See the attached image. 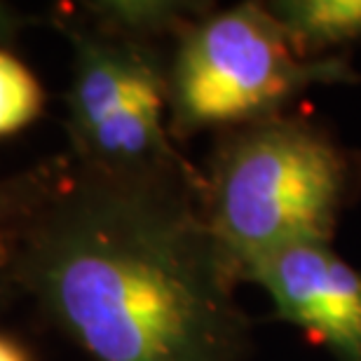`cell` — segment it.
<instances>
[{"label":"cell","mask_w":361,"mask_h":361,"mask_svg":"<svg viewBox=\"0 0 361 361\" xmlns=\"http://www.w3.org/2000/svg\"><path fill=\"white\" fill-rule=\"evenodd\" d=\"M190 171L80 164L19 228L12 279L92 361H240L251 324Z\"/></svg>","instance_id":"obj_1"},{"label":"cell","mask_w":361,"mask_h":361,"mask_svg":"<svg viewBox=\"0 0 361 361\" xmlns=\"http://www.w3.org/2000/svg\"><path fill=\"white\" fill-rule=\"evenodd\" d=\"M348 162L319 129L272 118L240 127L216 155L202 214L237 281L251 265L300 244H329Z\"/></svg>","instance_id":"obj_2"},{"label":"cell","mask_w":361,"mask_h":361,"mask_svg":"<svg viewBox=\"0 0 361 361\" xmlns=\"http://www.w3.org/2000/svg\"><path fill=\"white\" fill-rule=\"evenodd\" d=\"M357 80L343 56L300 59L265 5H237L180 31L167 73L171 127L178 134L249 127L310 87Z\"/></svg>","instance_id":"obj_3"},{"label":"cell","mask_w":361,"mask_h":361,"mask_svg":"<svg viewBox=\"0 0 361 361\" xmlns=\"http://www.w3.org/2000/svg\"><path fill=\"white\" fill-rule=\"evenodd\" d=\"M268 293L279 319L302 329L338 361H361V272L331 244H300L242 274Z\"/></svg>","instance_id":"obj_4"},{"label":"cell","mask_w":361,"mask_h":361,"mask_svg":"<svg viewBox=\"0 0 361 361\" xmlns=\"http://www.w3.org/2000/svg\"><path fill=\"white\" fill-rule=\"evenodd\" d=\"M73 80L68 92L71 139H80L108 120L136 92L167 73L139 40L101 28L73 31Z\"/></svg>","instance_id":"obj_5"},{"label":"cell","mask_w":361,"mask_h":361,"mask_svg":"<svg viewBox=\"0 0 361 361\" xmlns=\"http://www.w3.org/2000/svg\"><path fill=\"white\" fill-rule=\"evenodd\" d=\"M265 7L300 59H326L329 49L361 38V0H277Z\"/></svg>","instance_id":"obj_6"},{"label":"cell","mask_w":361,"mask_h":361,"mask_svg":"<svg viewBox=\"0 0 361 361\" xmlns=\"http://www.w3.org/2000/svg\"><path fill=\"white\" fill-rule=\"evenodd\" d=\"M90 12L99 19L101 31L136 40L139 35L190 26L195 5L190 3H160V0H115V3H90Z\"/></svg>","instance_id":"obj_7"},{"label":"cell","mask_w":361,"mask_h":361,"mask_svg":"<svg viewBox=\"0 0 361 361\" xmlns=\"http://www.w3.org/2000/svg\"><path fill=\"white\" fill-rule=\"evenodd\" d=\"M45 92L33 71L0 45V139L21 132L42 113Z\"/></svg>","instance_id":"obj_8"},{"label":"cell","mask_w":361,"mask_h":361,"mask_svg":"<svg viewBox=\"0 0 361 361\" xmlns=\"http://www.w3.org/2000/svg\"><path fill=\"white\" fill-rule=\"evenodd\" d=\"M66 169L61 164H40L21 174L0 178V235L19 230L56 190Z\"/></svg>","instance_id":"obj_9"},{"label":"cell","mask_w":361,"mask_h":361,"mask_svg":"<svg viewBox=\"0 0 361 361\" xmlns=\"http://www.w3.org/2000/svg\"><path fill=\"white\" fill-rule=\"evenodd\" d=\"M21 28V17L19 12H14V7L0 3V45L10 42Z\"/></svg>","instance_id":"obj_10"},{"label":"cell","mask_w":361,"mask_h":361,"mask_svg":"<svg viewBox=\"0 0 361 361\" xmlns=\"http://www.w3.org/2000/svg\"><path fill=\"white\" fill-rule=\"evenodd\" d=\"M0 361H31L26 355V350L19 343H14L12 338L0 336Z\"/></svg>","instance_id":"obj_11"},{"label":"cell","mask_w":361,"mask_h":361,"mask_svg":"<svg viewBox=\"0 0 361 361\" xmlns=\"http://www.w3.org/2000/svg\"><path fill=\"white\" fill-rule=\"evenodd\" d=\"M0 254H3V247H0ZM12 270H7L5 256H0V293L7 291V277H10Z\"/></svg>","instance_id":"obj_12"}]
</instances>
